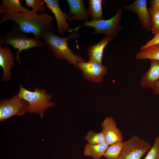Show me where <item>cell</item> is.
I'll list each match as a JSON object with an SVG mask.
<instances>
[{
  "label": "cell",
  "mask_w": 159,
  "mask_h": 159,
  "mask_svg": "<svg viewBox=\"0 0 159 159\" xmlns=\"http://www.w3.org/2000/svg\"><path fill=\"white\" fill-rule=\"evenodd\" d=\"M149 11L151 20V30L155 36L159 32V8H150Z\"/></svg>",
  "instance_id": "603a6c76"
},
{
  "label": "cell",
  "mask_w": 159,
  "mask_h": 159,
  "mask_svg": "<svg viewBox=\"0 0 159 159\" xmlns=\"http://www.w3.org/2000/svg\"><path fill=\"white\" fill-rule=\"evenodd\" d=\"M113 37L105 35L97 43L88 47L87 49L89 61L102 64V59L104 49L114 39Z\"/></svg>",
  "instance_id": "9a60e30c"
},
{
  "label": "cell",
  "mask_w": 159,
  "mask_h": 159,
  "mask_svg": "<svg viewBox=\"0 0 159 159\" xmlns=\"http://www.w3.org/2000/svg\"><path fill=\"white\" fill-rule=\"evenodd\" d=\"M28 102L17 94L9 99L0 101V121L7 120L15 115H22L26 112Z\"/></svg>",
  "instance_id": "52a82bcc"
},
{
  "label": "cell",
  "mask_w": 159,
  "mask_h": 159,
  "mask_svg": "<svg viewBox=\"0 0 159 159\" xmlns=\"http://www.w3.org/2000/svg\"><path fill=\"white\" fill-rule=\"evenodd\" d=\"M150 8H159V0H151L150 1Z\"/></svg>",
  "instance_id": "484cf974"
},
{
  "label": "cell",
  "mask_w": 159,
  "mask_h": 159,
  "mask_svg": "<svg viewBox=\"0 0 159 159\" xmlns=\"http://www.w3.org/2000/svg\"><path fill=\"white\" fill-rule=\"evenodd\" d=\"M122 11L117 10L116 14L108 20L86 21L83 26H90L94 28V34H103L105 35L112 36L114 38L117 37L122 28L121 20Z\"/></svg>",
  "instance_id": "5b68a950"
},
{
  "label": "cell",
  "mask_w": 159,
  "mask_h": 159,
  "mask_svg": "<svg viewBox=\"0 0 159 159\" xmlns=\"http://www.w3.org/2000/svg\"><path fill=\"white\" fill-rule=\"evenodd\" d=\"M56 28L48 31L41 37L44 41L47 46L52 51L55 58L59 59H64L69 64L73 65L79 69L78 65L81 62H85L84 58L79 55L75 54L70 49L68 41L75 39L80 35L77 31L72 32L66 37L57 36L54 33Z\"/></svg>",
  "instance_id": "7a4b0ae2"
},
{
  "label": "cell",
  "mask_w": 159,
  "mask_h": 159,
  "mask_svg": "<svg viewBox=\"0 0 159 159\" xmlns=\"http://www.w3.org/2000/svg\"><path fill=\"white\" fill-rule=\"evenodd\" d=\"M84 139L87 140L89 144L92 145L106 143L105 137L102 131L96 133L93 131H89Z\"/></svg>",
  "instance_id": "44dd1931"
},
{
  "label": "cell",
  "mask_w": 159,
  "mask_h": 159,
  "mask_svg": "<svg viewBox=\"0 0 159 159\" xmlns=\"http://www.w3.org/2000/svg\"><path fill=\"white\" fill-rule=\"evenodd\" d=\"M144 159H159V136L156 138L153 145Z\"/></svg>",
  "instance_id": "cb8c5ba5"
},
{
  "label": "cell",
  "mask_w": 159,
  "mask_h": 159,
  "mask_svg": "<svg viewBox=\"0 0 159 159\" xmlns=\"http://www.w3.org/2000/svg\"><path fill=\"white\" fill-rule=\"evenodd\" d=\"M151 147L150 143L133 135L123 142V146L118 159H140Z\"/></svg>",
  "instance_id": "8992f818"
},
{
  "label": "cell",
  "mask_w": 159,
  "mask_h": 159,
  "mask_svg": "<svg viewBox=\"0 0 159 159\" xmlns=\"http://www.w3.org/2000/svg\"><path fill=\"white\" fill-rule=\"evenodd\" d=\"M47 7L54 14L57 24V32L62 34L66 32H72L67 21L69 17L67 14L62 11L59 5V0H44Z\"/></svg>",
  "instance_id": "9c48e42d"
},
{
  "label": "cell",
  "mask_w": 159,
  "mask_h": 159,
  "mask_svg": "<svg viewBox=\"0 0 159 159\" xmlns=\"http://www.w3.org/2000/svg\"><path fill=\"white\" fill-rule=\"evenodd\" d=\"M108 146L106 143L96 145L86 144L83 154L85 156H91L93 159H99L104 155Z\"/></svg>",
  "instance_id": "e0dca14e"
},
{
  "label": "cell",
  "mask_w": 159,
  "mask_h": 159,
  "mask_svg": "<svg viewBox=\"0 0 159 159\" xmlns=\"http://www.w3.org/2000/svg\"><path fill=\"white\" fill-rule=\"evenodd\" d=\"M137 59H155L159 60V44L140 50L135 55Z\"/></svg>",
  "instance_id": "d6986e66"
},
{
  "label": "cell",
  "mask_w": 159,
  "mask_h": 159,
  "mask_svg": "<svg viewBox=\"0 0 159 159\" xmlns=\"http://www.w3.org/2000/svg\"><path fill=\"white\" fill-rule=\"evenodd\" d=\"M79 69H81L84 77L87 80L95 83H99L103 80L107 72V68L102 64L89 61L81 62L78 65Z\"/></svg>",
  "instance_id": "ba28073f"
},
{
  "label": "cell",
  "mask_w": 159,
  "mask_h": 159,
  "mask_svg": "<svg viewBox=\"0 0 159 159\" xmlns=\"http://www.w3.org/2000/svg\"><path fill=\"white\" fill-rule=\"evenodd\" d=\"M26 5L28 8H31L33 13L37 14L45 12L47 7L44 0H25Z\"/></svg>",
  "instance_id": "7402d4cb"
},
{
  "label": "cell",
  "mask_w": 159,
  "mask_h": 159,
  "mask_svg": "<svg viewBox=\"0 0 159 159\" xmlns=\"http://www.w3.org/2000/svg\"><path fill=\"white\" fill-rule=\"evenodd\" d=\"M15 59L14 54L9 46L0 45V66L3 72L1 79L3 81L8 82L11 79V70L14 65Z\"/></svg>",
  "instance_id": "7c38bea8"
},
{
  "label": "cell",
  "mask_w": 159,
  "mask_h": 159,
  "mask_svg": "<svg viewBox=\"0 0 159 159\" xmlns=\"http://www.w3.org/2000/svg\"><path fill=\"white\" fill-rule=\"evenodd\" d=\"M54 17L45 12L39 14L30 12L3 14L0 25L7 21H13L18 29L25 33H32L34 37L41 39L47 32L53 29Z\"/></svg>",
  "instance_id": "6da1fadb"
},
{
  "label": "cell",
  "mask_w": 159,
  "mask_h": 159,
  "mask_svg": "<svg viewBox=\"0 0 159 159\" xmlns=\"http://www.w3.org/2000/svg\"><path fill=\"white\" fill-rule=\"evenodd\" d=\"M12 28L8 32L0 36V45L12 47L16 52V58L20 65V54L24 50H27L34 47H41L44 45V43L35 37H30L25 33L19 30L14 22Z\"/></svg>",
  "instance_id": "277c9868"
},
{
  "label": "cell",
  "mask_w": 159,
  "mask_h": 159,
  "mask_svg": "<svg viewBox=\"0 0 159 159\" xmlns=\"http://www.w3.org/2000/svg\"><path fill=\"white\" fill-rule=\"evenodd\" d=\"M19 86L18 96L28 103L26 112L35 113L43 118L45 112L54 105V103L51 101L53 93H47L45 89L36 87L31 91L26 89L20 83Z\"/></svg>",
  "instance_id": "3957f363"
},
{
  "label": "cell",
  "mask_w": 159,
  "mask_h": 159,
  "mask_svg": "<svg viewBox=\"0 0 159 159\" xmlns=\"http://www.w3.org/2000/svg\"><path fill=\"white\" fill-rule=\"evenodd\" d=\"M159 44V32L150 40L147 42L142 46L140 49V50L144 49L151 46Z\"/></svg>",
  "instance_id": "d4e9b609"
},
{
  "label": "cell",
  "mask_w": 159,
  "mask_h": 159,
  "mask_svg": "<svg viewBox=\"0 0 159 159\" xmlns=\"http://www.w3.org/2000/svg\"><path fill=\"white\" fill-rule=\"evenodd\" d=\"M66 1L69 7L67 14L69 17V22L73 20L86 21L89 19L87 10L85 8L83 0H67Z\"/></svg>",
  "instance_id": "4fadbf2b"
},
{
  "label": "cell",
  "mask_w": 159,
  "mask_h": 159,
  "mask_svg": "<svg viewBox=\"0 0 159 159\" xmlns=\"http://www.w3.org/2000/svg\"><path fill=\"white\" fill-rule=\"evenodd\" d=\"M31 10L21 5L19 0H1L0 5V14L25 13Z\"/></svg>",
  "instance_id": "2e32d148"
},
{
  "label": "cell",
  "mask_w": 159,
  "mask_h": 159,
  "mask_svg": "<svg viewBox=\"0 0 159 159\" xmlns=\"http://www.w3.org/2000/svg\"><path fill=\"white\" fill-rule=\"evenodd\" d=\"M102 132L105 137L106 142L108 145L120 142H123L122 133L117 127L113 118L110 117L106 118L101 123Z\"/></svg>",
  "instance_id": "8fae6325"
},
{
  "label": "cell",
  "mask_w": 159,
  "mask_h": 159,
  "mask_svg": "<svg viewBox=\"0 0 159 159\" xmlns=\"http://www.w3.org/2000/svg\"><path fill=\"white\" fill-rule=\"evenodd\" d=\"M150 60L149 69L141 77L140 85L143 88L152 89L155 84L159 80V60Z\"/></svg>",
  "instance_id": "5bb4252c"
},
{
  "label": "cell",
  "mask_w": 159,
  "mask_h": 159,
  "mask_svg": "<svg viewBox=\"0 0 159 159\" xmlns=\"http://www.w3.org/2000/svg\"><path fill=\"white\" fill-rule=\"evenodd\" d=\"M102 0H90L87 11L91 21L104 20L102 9Z\"/></svg>",
  "instance_id": "ac0fdd59"
},
{
  "label": "cell",
  "mask_w": 159,
  "mask_h": 159,
  "mask_svg": "<svg viewBox=\"0 0 159 159\" xmlns=\"http://www.w3.org/2000/svg\"><path fill=\"white\" fill-rule=\"evenodd\" d=\"M154 94L159 95V80L155 84L153 89Z\"/></svg>",
  "instance_id": "4316f807"
},
{
  "label": "cell",
  "mask_w": 159,
  "mask_h": 159,
  "mask_svg": "<svg viewBox=\"0 0 159 159\" xmlns=\"http://www.w3.org/2000/svg\"><path fill=\"white\" fill-rule=\"evenodd\" d=\"M123 142H120L108 147L104 155L107 159H118L122 150Z\"/></svg>",
  "instance_id": "ffe728a7"
},
{
  "label": "cell",
  "mask_w": 159,
  "mask_h": 159,
  "mask_svg": "<svg viewBox=\"0 0 159 159\" xmlns=\"http://www.w3.org/2000/svg\"><path fill=\"white\" fill-rule=\"evenodd\" d=\"M122 8L135 12L142 27L148 30L151 29V18L146 0H136L130 5L123 6Z\"/></svg>",
  "instance_id": "30bf717a"
}]
</instances>
